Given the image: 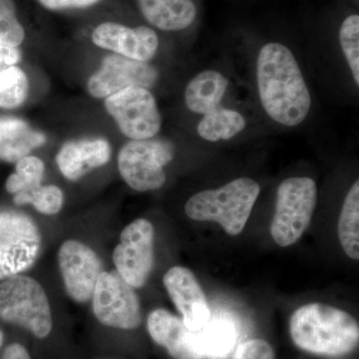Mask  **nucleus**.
Instances as JSON below:
<instances>
[{
	"label": "nucleus",
	"instance_id": "obj_1",
	"mask_svg": "<svg viewBox=\"0 0 359 359\" xmlns=\"http://www.w3.org/2000/svg\"><path fill=\"white\" fill-rule=\"evenodd\" d=\"M257 81L259 99L271 119L294 127L308 117L311 93L297 59L285 45L273 42L259 50Z\"/></svg>",
	"mask_w": 359,
	"mask_h": 359
},
{
	"label": "nucleus",
	"instance_id": "obj_2",
	"mask_svg": "<svg viewBox=\"0 0 359 359\" xmlns=\"http://www.w3.org/2000/svg\"><path fill=\"white\" fill-rule=\"evenodd\" d=\"M290 334L295 346L306 353L339 358L358 347L359 325L355 318L342 309L309 304L292 314Z\"/></svg>",
	"mask_w": 359,
	"mask_h": 359
},
{
	"label": "nucleus",
	"instance_id": "obj_3",
	"mask_svg": "<svg viewBox=\"0 0 359 359\" xmlns=\"http://www.w3.org/2000/svg\"><path fill=\"white\" fill-rule=\"evenodd\" d=\"M261 192L255 180L238 178L221 188L201 191L185 205L188 218L198 222H216L228 235L244 231Z\"/></svg>",
	"mask_w": 359,
	"mask_h": 359
},
{
	"label": "nucleus",
	"instance_id": "obj_4",
	"mask_svg": "<svg viewBox=\"0 0 359 359\" xmlns=\"http://www.w3.org/2000/svg\"><path fill=\"white\" fill-rule=\"evenodd\" d=\"M0 318L44 339L52 330V314L43 287L30 276H11L0 283Z\"/></svg>",
	"mask_w": 359,
	"mask_h": 359
},
{
	"label": "nucleus",
	"instance_id": "obj_5",
	"mask_svg": "<svg viewBox=\"0 0 359 359\" xmlns=\"http://www.w3.org/2000/svg\"><path fill=\"white\" fill-rule=\"evenodd\" d=\"M316 202L318 188L313 179L292 177L280 183L271 224V237L276 244L289 247L302 238L313 218Z\"/></svg>",
	"mask_w": 359,
	"mask_h": 359
},
{
	"label": "nucleus",
	"instance_id": "obj_6",
	"mask_svg": "<svg viewBox=\"0 0 359 359\" xmlns=\"http://www.w3.org/2000/svg\"><path fill=\"white\" fill-rule=\"evenodd\" d=\"M175 152L174 144L165 139L130 140L120 149L118 170L133 190H158L166 182L164 168L173 161Z\"/></svg>",
	"mask_w": 359,
	"mask_h": 359
},
{
	"label": "nucleus",
	"instance_id": "obj_7",
	"mask_svg": "<svg viewBox=\"0 0 359 359\" xmlns=\"http://www.w3.org/2000/svg\"><path fill=\"white\" fill-rule=\"evenodd\" d=\"M41 250L39 226L23 212L0 211V280L32 268Z\"/></svg>",
	"mask_w": 359,
	"mask_h": 359
},
{
	"label": "nucleus",
	"instance_id": "obj_8",
	"mask_svg": "<svg viewBox=\"0 0 359 359\" xmlns=\"http://www.w3.org/2000/svg\"><path fill=\"white\" fill-rule=\"evenodd\" d=\"M104 107L121 133L131 140L154 138L162 127L157 101L143 87H128L108 96Z\"/></svg>",
	"mask_w": 359,
	"mask_h": 359
},
{
	"label": "nucleus",
	"instance_id": "obj_9",
	"mask_svg": "<svg viewBox=\"0 0 359 359\" xmlns=\"http://www.w3.org/2000/svg\"><path fill=\"white\" fill-rule=\"evenodd\" d=\"M91 299L94 316L102 325L120 330L140 325V301L134 287L117 271L101 273Z\"/></svg>",
	"mask_w": 359,
	"mask_h": 359
},
{
	"label": "nucleus",
	"instance_id": "obj_10",
	"mask_svg": "<svg viewBox=\"0 0 359 359\" xmlns=\"http://www.w3.org/2000/svg\"><path fill=\"white\" fill-rule=\"evenodd\" d=\"M154 226L148 219H135L122 231L113 262L117 273L134 289L148 282L154 266Z\"/></svg>",
	"mask_w": 359,
	"mask_h": 359
},
{
	"label": "nucleus",
	"instance_id": "obj_11",
	"mask_svg": "<svg viewBox=\"0 0 359 359\" xmlns=\"http://www.w3.org/2000/svg\"><path fill=\"white\" fill-rule=\"evenodd\" d=\"M159 72L148 62L133 60L110 54L105 56L100 68L87 80L89 95L96 99H105L128 87L152 88L157 83Z\"/></svg>",
	"mask_w": 359,
	"mask_h": 359
},
{
	"label": "nucleus",
	"instance_id": "obj_12",
	"mask_svg": "<svg viewBox=\"0 0 359 359\" xmlns=\"http://www.w3.org/2000/svg\"><path fill=\"white\" fill-rule=\"evenodd\" d=\"M58 263L68 295L79 304L88 302L102 273L96 252L79 241H66L59 250Z\"/></svg>",
	"mask_w": 359,
	"mask_h": 359
},
{
	"label": "nucleus",
	"instance_id": "obj_13",
	"mask_svg": "<svg viewBox=\"0 0 359 359\" xmlns=\"http://www.w3.org/2000/svg\"><path fill=\"white\" fill-rule=\"evenodd\" d=\"M91 39L99 48L142 62H149L154 58L159 47V39L152 28H131L109 21L96 26Z\"/></svg>",
	"mask_w": 359,
	"mask_h": 359
},
{
	"label": "nucleus",
	"instance_id": "obj_14",
	"mask_svg": "<svg viewBox=\"0 0 359 359\" xmlns=\"http://www.w3.org/2000/svg\"><path fill=\"white\" fill-rule=\"evenodd\" d=\"M163 283L186 327L192 332L202 330L211 320V311L193 271L184 266H173L164 276Z\"/></svg>",
	"mask_w": 359,
	"mask_h": 359
},
{
	"label": "nucleus",
	"instance_id": "obj_15",
	"mask_svg": "<svg viewBox=\"0 0 359 359\" xmlns=\"http://www.w3.org/2000/svg\"><path fill=\"white\" fill-rule=\"evenodd\" d=\"M147 328L151 337L165 347L175 359H203L198 332H192L166 309H158L149 314Z\"/></svg>",
	"mask_w": 359,
	"mask_h": 359
},
{
	"label": "nucleus",
	"instance_id": "obj_16",
	"mask_svg": "<svg viewBox=\"0 0 359 359\" xmlns=\"http://www.w3.org/2000/svg\"><path fill=\"white\" fill-rule=\"evenodd\" d=\"M112 156L109 141L101 137L66 142L56 154L60 173L69 181H78L92 170L108 164Z\"/></svg>",
	"mask_w": 359,
	"mask_h": 359
},
{
	"label": "nucleus",
	"instance_id": "obj_17",
	"mask_svg": "<svg viewBox=\"0 0 359 359\" xmlns=\"http://www.w3.org/2000/svg\"><path fill=\"white\" fill-rule=\"evenodd\" d=\"M46 143V136L25 120L0 115V160L16 163Z\"/></svg>",
	"mask_w": 359,
	"mask_h": 359
},
{
	"label": "nucleus",
	"instance_id": "obj_18",
	"mask_svg": "<svg viewBox=\"0 0 359 359\" xmlns=\"http://www.w3.org/2000/svg\"><path fill=\"white\" fill-rule=\"evenodd\" d=\"M149 23L164 32L186 29L196 20L197 8L192 0H137Z\"/></svg>",
	"mask_w": 359,
	"mask_h": 359
},
{
	"label": "nucleus",
	"instance_id": "obj_19",
	"mask_svg": "<svg viewBox=\"0 0 359 359\" xmlns=\"http://www.w3.org/2000/svg\"><path fill=\"white\" fill-rule=\"evenodd\" d=\"M228 87V78L219 71H203L187 85L186 106L196 114H207L221 106Z\"/></svg>",
	"mask_w": 359,
	"mask_h": 359
},
{
	"label": "nucleus",
	"instance_id": "obj_20",
	"mask_svg": "<svg viewBox=\"0 0 359 359\" xmlns=\"http://www.w3.org/2000/svg\"><path fill=\"white\" fill-rule=\"evenodd\" d=\"M245 125V117L240 112L219 106L203 115L197 131L201 138L205 141H226L241 133Z\"/></svg>",
	"mask_w": 359,
	"mask_h": 359
},
{
	"label": "nucleus",
	"instance_id": "obj_21",
	"mask_svg": "<svg viewBox=\"0 0 359 359\" xmlns=\"http://www.w3.org/2000/svg\"><path fill=\"white\" fill-rule=\"evenodd\" d=\"M340 245L347 257L359 259V182L349 189L337 226Z\"/></svg>",
	"mask_w": 359,
	"mask_h": 359
},
{
	"label": "nucleus",
	"instance_id": "obj_22",
	"mask_svg": "<svg viewBox=\"0 0 359 359\" xmlns=\"http://www.w3.org/2000/svg\"><path fill=\"white\" fill-rule=\"evenodd\" d=\"M200 346L204 358L219 359L231 353L237 340L236 328L224 320L208 323L198 332Z\"/></svg>",
	"mask_w": 359,
	"mask_h": 359
},
{
	"label": "nucleus",
	"instance_id": "obj_23",
	"mask_svg": "<svg viewBox=\"0 0 359 359\" xmlns=\"http://www.w3.org/2000/svg\"><path fill=\"white\" fill-rule=\"evenodd\" d=\"M29 80L20 66H0V108L16 109L27 100Z\"/></svg>",
	"mask_w": 359,
	"mask_h": 359
},
{
	"label": "nucleus",
	"instance_id": "obj_24",
	"mask_svg": "<svg viewBox=\"0 0 359 359\" xmlns=\"http://www.w3.org/2000/svg\"><path fill=\"white\" fill-rule=\"evenodd\" d=\"M13 202L18 205H32L37 212L51 216L62 209L65 195L57 186L40 184L13 195Z\"/></svg>",
	"mask_w": 359,
	"mask_h": 359
},
{
	"label": "nucleus",
	"instance_id": "obj_25",
	"mask_svg": "<svg viewBox=\"0 0 359 359\" xmlns=\"http://www.w3.org/2000/svg\"><path fill=\"white\" fill-rule=\"evenodd\" d=\"M15 164V172L6 182V189L9 194L15 195L39 186L43 181L45 165L43 161L37 156H26Z\"/></svg>",
	"mask_w": 359,
	"mask_h": 359
},
{
	"label": "nucleus",
	"instance_id": "obj_26",
	"mask_svg": "<svg viewBox=\"0 0 359 359\" xmlns=\"http://www.w3.org/2000/svg\"><path fill=\"white\" fill-rule=\"evenodd\" d=\"M339 41L354 81L359 85V16L353 14L342 22Z\"/></svg>",
	"mask_w": 359,
	"mask_h": 359
},
{
	"label": "nucleus",
	"instance_id": "obj_27",
	"mask_svg": "<svg viewBox=\"0 0 359 359\" xmlns=\"http://www.w3.org/2000/svg\"><path fill=\"white\" fill-rule=\"evenodd\" d=\"M25 39V29L18 18L14 0H0V42L18 47Z\"/></svg>",
	"mask_w": 359,
	"mask_h": 359
},
{
	"label": "nucleus",
	"instance_id": "obj_28",
	"mask_svg": "<svg viewBox=\"0 0 359 359\" xmlns=\"http://www.w3.org/2000/svg\"><path fill=\"white\" fill-rule=\"evenodd\" d=\"M233 359H275V351L264 339H250L238 346Z\"/></svg>",
	"mask_w": 359,
	"mask_h": 359
},
{
	"label": "nucleus",
	"instance_id": "obj_29",
	"mask_svg": "<svg viewBox=\"0 0 359 359\" xmlns=\"http://www.w3.org/2000/svg\"><path fill=\"white\" fill-rule=\"evenodd\" d=\"M44 8L51 11H67V9H83L98 4L100 0H39Z\"/></svg>",
	"mask_w": 359,
	"mask_h": 359
},
{
	"label": "nucleus",
	"instance_id": "obj_30",
	"mask_svg": "<svg viewBox=\"0 0 359 359\" xmlns=\"http://www.w3.org/2000/svg\"><path fill=\"white\" fill-rule=\"evenodd\" d=\"M21 60V51L18 47L0 42V66L18 65Z\"/></svg>",
	"mask_w": 359,
	"mask_h": 359
},
{
	"label": "nucleus",
	"instance_id": "obj_31",
	"mask_svg": "<svg viewBox=\"0 0 359 359\" xmlns=\"http://www.w3.org/2000/svg\"><path fill=\"white\" fill-rule=\"evenodd\" d=\"M1 359H32L27 351L20 344H13L7 346Z\"/></svg>",
	"mask_w": 359,
	"mask_h": 359
},
{
	"label": "nucleus",
	"instance_id": "obj_32",
	"mask_svg": "<svg viewBox=\"0 0 359 359\" xmlns=\"http://www.w3.org/2000/svg\"><path fill=\"white\" fill-rule=\"evenodd\" d=\"M4 332L0 330V348H1L2 344H4Z\"/></svg>",
	"mask_w": 359,
	"mask_h": 359
}]
</instances>
